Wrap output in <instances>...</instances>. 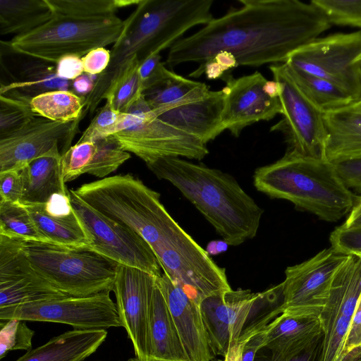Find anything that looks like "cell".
<instances>
[{"label": "cell", "mask_w": 361, "mask_h": 361, "mask_svg": "<svg viewBox=\"0 0 361 361\" xmlns=\"http://www.w3.org/2000/svg\"><path fill=\"white\" fill-rule=\"evenodd\" d=\"M238 2L240 8L214 18L195 33L176 42L166 63L169 67L188 62L202 65L221 51L232 53L238 66L283 63L331 26L311 1Z\"/></svg>", "instance_id": "6da1fadb"}, {"label": "cell", "mask_w": 361, "mask_h": 361, "mask_svg": "<svg viewBox=\"0 0 361 361\" xmlns=\"http://www.w3.org/2000/svg\"><path fill=\"white\" fill-rule=\"evenodd\" d=\"M212 0H140L124 20L123 32L114 44L107 68L97 75L86 97L84 114H93L111 85L133 59L142 63L171 48L188 30L213 18Z\"/></svg>", "instance_id": "7a4b0ae2"}, {"label": "cell", "mask_w": 361, "mask_h": 361, "mask_svg": "<svg viewBox=\"0 0 361 361\" xmlns=\"http://www.w3.org/2000/svg\"><path fill=\"white\" fill-rule=\"evenodd\" d=\"M146 165L158 178L174 185L227 245H240L256 236L264 210L231 175L180 157Z\"/></svg>", "instance_id": "3957f363"}, {"label": "cell", "mask_w": 361, "mask_h": 361, "mask_svg": "<svg viewBox=\"0 0 361 361\" xmlns=\"http://www.w3.org/2000/svg\"><path fill=\"white\" fill-rule=\"evenodd\" d=\"M253 183L269 197L288 200L328 222L350 213L357 198L331 161L289 149L276 161L257 168Z\"/></svg>", "instance_id": "277c9868"}, {"label": "cell", "mask_w": 361, "mask_h": 361, "mask_svg": "<svg viewBox=\"0 0 361 361\" xmlns=\"http://www.w3.org/2000/svg\"><path fill=\"white\" fill-rule=\"evenodd\" d=\"M280 291L232 289L204 298L200 303L212 353L224 357L230 348L243 344L280 315Z\"/></svg>", "instance_id": "5b68a950"}, {"label": "cell", "mask_w": 361, "mask_h": 361, "mask_svg": "<svg viewBox=\"0 0 361 361\" xmlns=\"http://www.w3.org/2000/svg\"><path fill=\"white\" fill-rule=\"evenodd\" d=\"M35 270L69 296L85 297L114 289L119 264L90 246L24 241Z\"/></svg>", "instance_id": "8992f818"}, {"label": "cell", "mask_w": 361, "mask_h": 361, "mask_svg": "<svg viewBox=\"0 0 361 361\" xmlns=\"http://www.w3.org/2000/svg\"><path fill=\"white\" fill-rule=\"evenodd\" d=\"M123 27L116 15L80 18L54 14L36 30L6 43L12 52L56 64L64 56L82 58L94 49L114 44Z\"/></svg>", "instance_id": "52a82bcc"}, {"label": "cell", "mask_w": 361, "mask_h": 361, "mask_svg": "<svg viewBox=\"0 0 361 361\" xmlns=\"http://www.w3.org/2000/svg\"><path fill=\"white\" fill-rule=\"evenodd\" d=\"M126 114L124 128L114 135L126 151L146 164L165 157L201 160L209 154L202 140L160 120L143 94Z\"/></svg>", "instance_id": "ba28073f"}, {"label": "cell", "mask_w": 361, "mask_h": 361, "mask_svg": "<svg viewBox=\"0 0 361 361\" xmlns=\"http://www.w3.org/2000/svg\"><path fill=\"white\" fill-rule=\"evenodd\" d=\"M360 57L361 30L318 37L293 53L286 63L331 82L358 102L361 78L356 61Z\"/></svg>", "instance_id": "9c48e42d"}, {"label": "cell", "mask_w": 361, "mask_h": 361, "mask_svg": "<svg viewBox=\"0 0 361 361\" xmlns=\"http://www.w3.org/2000/svg\"><path fill=\"white\" fill-rule=\"evenodd\" d=\"M269 69L274 80L281 85L279 98L283 115L271 130L284 134L288 149L304 156L325 159L327 132L324 113L297 84L286 63L271 65Z\"/></svg>", "instance_id": "30bf717a"}, {"label": "cell", "mask_w": 361, "mask_h": 361, "mask_svg": "<svg viewBox=\"0 0 361 361\" xmlns=\"http://www.w3.org/2000/svg\"><path fill=\"white\" fill-rule=\"evenodd\" d=\"M69 191L72 207L93 250L118 264L157 277L161 275L157 258L139 234L92 208L73 190Z\"/></svg>", "instance_id": "8fae6325"}, {"label": "cell", "mask_w": 361, "mask_h": 361, "mask_svg": "<svg viewBox=\"0 0 361 361\" xmlns=\"http://www.w3.org/2000/svg\"><path fill=\"white\" fill-rule=\"evenodd\" d=\"M109 293L104 291L85 297L67 296L0 308V321L17 319L61 323L80 330L121 327L116 305Z\"/></svg>", "instance_id": "7c38bea8"}, {"label": "cell", "mask_w": 361, "mask_h": 361, "mask_svg": "<svg viewBox=\"0 0 361 361\" xmlns=\"http://www.w3.org/2000/svg\"><path fill=\"white\" fill-rule=\"evenodd\" d=\"M348 256L330 247L302 263L287 267L285 280L281 283V314L319 316L332 280Z\"/></svg>", "instance_id": "4fadbf2b"}, {"label": "cell", "mask_w": 361, "mask_h": 361, "mask_svg": "<svg viewBox=\"0 0 361 361\" xmlns=\"http://www.w3.org/2000/svg\"><path fill=\"white\" fill-rule=\"evenodd\" d=\"M361 294V258L349 255L336 273L319 319L323 330L322 361H342L343 347Z\"/></svg>", "instance_id": "5bb4252c"}, {"label": "cell", "mask_w": 361, "mask_h": 361, "mask_svg": "<svg viewBox=\"0 0 361 361\" xmlns=\"http://www.w3.org/2000/svg\"><path fill=\"white\" fill-rule=\"evenodd\" d=\"M157 278L137 268L119 264L114 282L113 291L122 327L140 361H149V311Z\"/></svg>", "instance_id": "9a60e30c"}, {"label": "cell", "mask_w": 361, "mask_h": 361, "mask_svg": "<svg viewBox=\"0 0 361 361\" xmlns=\"http://www.w3.org/2000/svg\"><path fill=\"white\" fill-rule=\"evenodd\" d=\"M80 121L55 122L36 116L19 130L0 138V173L20 171L55 149L64 154L71 147Z\"/></svg>", "instance_id": "2e32d148"}, {"label": "cell", "mask_w": 361, "mask_h": 361, "mask_svg": "<svg viewBox=\"0 0 361 361\" xmlns=\"http://www.w3.org/2000/svg\"><path fill=\"white\" fill-rule=\"evenodd\" d=\"M23 243L0 235V308L69 296L35 270Z\"/></svg>", "instance_id": "e0dca14e"}, {"label": "cell", "mask_w": 361, "mask_h": 361, "mask_svg": "<svg viewBox=\"0 0 361 361\" xmlns=\"http://www.w3.org/2000/svg\"><path fill=\"white\" fill-rule=\"evenodd\" d=\"M225 105L222 115L224 130L238 137L242 130L260 121H269L282 113L279 98L269 96L264 90L267 80L259 72L234 78L224 74Z\"/></svg>", "instance_id": "ac0fdd59"}, {"label": "cell", "mask_w": 361, "mask_h": 361, "mask_svg": "<svg viewBox=\"0 0 361 361\" xmlns=\"http://www.w3.org/2000/svg\"><path fill=\"white\" fill-rule=\"evenodd\" d=\"M157 283L166 299L190 361H211L212 353L200 303L162 273Z\"/></svg>", "instance_id": "d6986e66"}, {"label": "cell", "mask_w": 361, "mask_h": 361, "mask_svg": "<svg viewBox=\"0 0 361 361\" xmlns=\"http://www.w3.org/2000/svg\"><path fill=\"white\" fill-rule=\"evenodd\" d=\"M225 99L224 88L210 90L204 99L168 110L157 117L207 145L224 131L222 115Z\"/></svg>", "instance_id": "ffe728a7"}, {"label": "cell", "mask_w": 361, "mask_h": 361, "mask_svg": "<svg viewBox=\"0 0 361 361\" xmlns=\"http://www.w3.org/2000/svg\"><path fill=\"white\" fill-rule=\"evenodd\" d=\"M262 347L282 357L295 355L323 335L319 316L281 314L264 330Z\"/></svg>", "instance_id": "44dd1931"}, {"label": "cell", "mask_w": 361, "mask_h": 361, "mask_svg": "<svg viewBox=\"0 0 361 361\" xmlns=\"http://www.w3.org/2000/svg\"><path fill=\"white\" fill-rule=\"evenodd\" d=\"M61 152L55 149L28 162L20 173L23 180L20 202L24 205L46 203L57 193L69 194L65 185Z\"/></svg>", "instance_id": "7402d4cb"}, {"label": "cell", "mask_w": 361, "mask_h": 361, "mask_svg": "<svg viewBox=\"0 0 361 361\" xmlns=\"http://www.w3.org/2000/svg\"><path fill=\"white\" fill-rule=\"evenodd\" d=\"M157 278L149 311V361H190Z\"/></svg>", "instance_id": "603a6c76"}, {"label": "cell", "mask_w": 361, "mask_h": 361, "mask_svg": "<svg viewBox=\"0 0 361 361\" xmlns=\"http://www.w3.org/2000/svg\"><path fill=\"white\" fill-rule=\"evenodd\" d=\"M327 132L324 157L329 161L361 157V106L359 101L324 113Z\"/></svg>", "instance_id": "cb8c5ba5"}, {"label": "cell", "mask_w": 361, "mask_h": 361, "mask_svg": "<svg viewBox=\"0 0 361 361\" xmlns=\"http://www.w3.org/2000/svg\"><path fill=\"white\" fill-rule=\"evenodd\" d=\"M106 336V329L68 331L28 350L16 361H85Z\"/></svg>", "instance_id": "d4e9b609"}, {"label": "cell", "mask_w": 361, "mask_h": 361, "mask_svg": "<svg viewBox=\"0 0 361 361\" xmlns=\"http://www.w3.org/2000/svg\"><path fill=\"white\" fill-rule=\"evenodd\" d=\"M209 91L205 83L188 79L167 69L164 78L142 94L158 116L168 110L201 100Z\"/></svg>", "instance_id": "484cf974"}, {"label": "cell", "mask_w": 361, "mask_h": 361, "mask_svg": "<svg viewBox=\"0 0 361 361\" xmlns=\"http://www.w3.org/2000/svg\"><path fill=\"white\" fill-rule=\"evenodd\" d=\"M54 16L47 0H0V34L24 35Z\"/></svg>", "instance_id": "4316f807"}, {"label": "cell", "mask_w": 361, "mask_h": 361, "mask_svg": "<svg viewBox=\"0 0 361 361\" xmlns=\"http://www.w3.org/2000/svg\"><path fill=\"white\" fill-rule=\"evenodd\" d=\"M72 81L60 78L52 63L35 59L25 62L20 71V80L1 85L0 93L14 92L32 99L53 90H71Z\"/></svg>", "instance_id": "83f0119b"}, {"label": "cell", "mask_w": 361, "mask_h": 361, "mask_svg": "<svg viewBox=\"0 0 361 361\" xmlns=\"http://www.w3.org/2000/svg\"><path fill=\"white\" fill-rule=\"evenodd\" d=\"M25 206L38 229L51 243L71 247H90L74 210L69 214H55L47 212L43 204Z\"/></svg>", "instance_id": "f1b7e54d"}, {"label": "cell", "mask_w": 361, "mask_h": 361, "mask_svg": "<svg viewBox=\"0 0 361 361\" xmlns=\"http://www.w3.org/2000/svg\"><path fill=\"white\" fill-rule=\"evenodd\" d=\"M287 66L297 84L323 113L341 109L357 102L331 82Z\"/></svg>", "instance_id": "f546056e"}, {"label": "cell", "mask_w": 361, "mask_h": 361, "mask_svg": "<svg viewBox=\"0 0 361 361\" xmlns=\"http://www.w3.org/2000/svg\"><path fill=\"white\" fill-rule=\"evenodd\" d=\"M85 99L71 90H53L34 97L30 106L36 116L65 123L82 120Z\"/></svg>", "instance_id": "4dcf8cb0"}, {"label": "cell", "mask_w": 361, "mask_h": 361, "mask_svg": "<svg viewBox=\"0 0 361 361\" xmlns=\"http://www.w3.org/2000/svg\"><path fill=\"white\" fill-rule=\"evenodd\" d=\"M0 235L24 241L51 243L20 202L0 201Z\"/></svg>", "instance_id": "1f68e13d"}, {"label": "cell", "mask_w": 361, "mask_h": 361, "mask_svg": "<svg viewBox=\"0 0 361 361\" xmlns=\"http://www.w3.org/2000/svg\"><path fill=\"white\" fill-rule=\"evenodd\" d=\"M140 0H47L56 15L80 18H99L116 15L119 8L135 5Z\"/></svg>", "instance_id": "d6a6232c"}, {"label": "cell", "mask_w": 361, "mask_h": 361, "mask_svg": "<svg viewBox=\"0 0 361 361\" xmlns=\"http://www.w3.org/2000/svg\"><path fill=\"white\" fill-rule=\"evenodd\" d=\"M139 66L137 59H132L106 93V102L116 111L126 113L142 95L138 75Z\"/></svg>", "instance_id": "836d02e7"}, {"label": "cell", "mask_w": 361, "mask_h": 361, "mask_svg": "<svg viewBox=\"0 0 361 361\" xmlns=\"http://www.w3.org/2000/svg\"><path fill=\"white\" fill-rule=\"evenodd\" d=\"M30 102L14 92L0 93V138L19 130L36 116Z\"/></svg>", "instance_id": "e575fe53"}, {"label": "cell", "mask_w": 361, "mask_h": 361, "mask_svg": "<svg viewBox=\"0 0 361 361\" xmlns=\"http://www.w3.org/2000/svg\"><path fill=\"white\" fill-rule=\"evenodd\" d=\"M93 142L95 152L85 173L104 178L130 158V152L122 147L114 135Z\"/></svg>", "instance_id": "d590c367"}, {"label": "cell", "mask_w": 361, "mask_h": 361, "mask_svg": "<svg viewBox=\"0 0 361 361\" xmlns=\"http://www.w3.org/2000/svg\"><path fill=\"white\" fill-rule=\"evenodd\" d=\"M126 117V113L116 111L106 102L97 111L77 142H93L97 139L114 135L124 128Z\"/></svg>", "instance_id": "8d00e7d4"}, {"label": "cell", "mask_w": 361, "mask_h": 361, "mask_svg": "<svg viewBox=\"0 0 361 361\" xmlns=\"http://www.w3.org/2000/svg\"><path fill=\"white\" fill-rule=\"evenodd\" d=\"M331 25L361 28V0H312Z\"/></svg>", "instance_id": "74e56055"}, {"label": "cell", "mask_w": 361, "mask_h": 361, "mask_svg": "<svg viewBox=\"0 0 361 361\" xmlns=\"http://www.w3.org/2000/svg\"><path fill=\"white\" fill-rule=\"evenodd\" d=\"M25 321L17 319L0 321V360L13 350H30L35 335Z\"/></svg>", "instance_id": "f35d334b"}, {"label": "cell", "mask_w": 361, "mask_h": 361, "mask_svg": "<svg viewBox=\"0 0 361 361\" xmlns=\"http://www.w3.org/2000/svg\"><path fill=\"white\" fill-rule=\"evenodd\" d=\"M95 152L94 142L76 143L61 155V166L65 183L85 173Z\"/></svg>", "instance_id": "ab89813d"}, {"label": "cell", "mask_w": 361, "mask_h": 361, "mask_svg": "<svg viewBox=\"0 0 361 361\" xmlns=\"http://www.w3.org/2000/svg\"><path fill=\"white\" fill-rule=\"evenodd\" d=\"M329 241L337 252L346 255H361V226L336 227L331 233Z\"/></svg>", "instance_id": "60d3db41"}, {"label": "cell", "mask_w": 361, "mask_h": 361, "mask_svg": "<svg viewBox=\"0 0 361 361\" xmlns=\"http://www.w3.org/2000/svg\"><path fill=\"white\" fill-rule=\"evenodd\" d=\"M323 338L324 334L306 349L290 357L276 355L271 353L267 348L262 347L256 353L253 361H322L323 355Z\"/></svg>", "instance_id": "b9f144b4"}, {"label": "cell", "mask_w": 361, "mask_h": 361, "mask_svg": "<svg viewBox=\"0 0 361 361\" xmlns=\"http://www.w3.org/2000/svg\"><path fill=\"white\" fill-rule=\"evenodd\" d=\"M331 162L345 185L361 193V157Z\"/></svg>", "instance_id": "7bdbcfd3"}, {"label": "cell", "mask_w": 361, "mask_h": 361, "mask_svg": "<svg viewBox=\"0 0 361 361\" xmlns=\"http://www.w3.org/2000/svg\"><path fill=\"white\" fill-rule=\"evenodd\" d=\"M161 59L160 54H155L140 64L138 75L142 94L164 78L168 68Z\"/></svg>", "instance_id": "ee69618b"}, {"label": "cell", "mask_w": 361, "mask_h": 361, "mask_svg": "<svg viewBox=\"0 0 361 361\" xmlns=\"http://www.w3.org/2000/svg\"><path fill=\"white\" fill-rule=\"evenodd\" d=\"M23 180L20 171L0 173V201L20 202Z\"/></svg>", "instance_id": "f6af8a7d"}, {"label": "cell", "mask_w": 361, "mask_h": 361, "mask_svg": "<svg viewBox=\"0 0 361 361\" xmlns=\"http://www.w3.org/2000/svg\"><path fill=\"white\" fill-rule=\"evenodd\" d=\"M82 61L84 73L97 76L109 66L111 61V51L104 47L96 48L82 57Z\"/></svg>", "instance_id": "bcb514c9"}, {"label": "cell", "mask_w": 361, "mask_h": 361, "mask_svg": "<svg viewBox=\"0 0 361 361\" xmlns=\"http://www.w3.org/2000/svg\"><path fill=\"white\" fill-rule=\"evenodd\" d=\"M55 66L57 75L68 81H73L84 73L82 58L76 55L61 57Z\"/></svg>", "instance_id": "7dc6e473"}, {"label": "cell", "mask_w": 361, "mask_h": 361, "mask_svg": "<svg viewBox=\"0 0 361 361\" xmlns=\"http://www.w3.org/2000/svg\"><path fill=\"white\" fill-rule=\"evenodd\" d=\"M361 330V294L360 295L355 311L346 336L343 353V360L345 361L353 350L355 343Z\"/></svg>", "instance_id": "c3c4849f"}, {"label": "cell", "mask_w": 361, "mask_h": 361, "mask_svg": "<svg viewBox=\"0 0 361 361\" xmlns=\"http://www.w3.org/2000/svg\"><path fill=\"white\" fill-rule=\"evenodd\" d=\"M265 329V328H264ZM264 329L247 340L242 347L241 361H253L257 350L263 345Z\"/></svg>", "instance_id": "681fc988"}, {"label": "cell", "mask_w": 361, "mask_h": 361, "mask_svg": "<svg viewBox=\"0 0 361 361\" xmlns=\"http://www.w3.org/2000/svg\"><path fill=\"white\" fill-rule=\"evenodd\" d=\"M87 73H82L72 81V89L75 94L82 97H87L93 90L96 79Z\"/></svg>", "instance_id": "f907efd6"}, {"label": "cell", "mask_w": 361, "mask_h": 361, "mask_svg": "<svg viewBox=\"0 0 361 361\" xmlns=\"http://www.w3.org/2000/svg\"><path fill=\"white\" fill-rule=\"evenodd\" d=\"M211 59L216 61L225 72L231 71L238 66L234 55L226 51H221L216 54Z\"/></svg>", "instance_id": "816d5d0a"}, {"label": "cell", "mask_w": 361, "mask_h": 361, "mask_svg": "<svg viewBox=\"0 0 361 361\" xmlns=\"http://www.w3.org/2000/svg\"><path fill=\"white\" fill-rule=\"evenodd\" d=\"M343 225L348 228L361 226V204L355 202Z\"/></svg>", "instance_id": "f5cc1de1"}, {"label": "cell", "mask_w": 361, "mask_h": 361, "mask_svg": "<svg viewBox=\"0 0 361 361\" xmlns=\"http://www.w3.org/2000/svg\"><path fill=\"white\" fill-rule=\"evenodd\" d=\"M264 92L271 97L279 98L281 87V85L276 80H267L264 86Z\"/></svg>", "instance_id": "db71d44e"}, {"label": "cell", "mask_w": 361, "mask_h": 361, "mask_svg": "<svg viewBox=\"0 0 361 361\" xmlns=\"http://www.w3.org/2000/svg\"><path fill=\"white\" fill-rule=\"evenodd\" d=\"M243 344L237 343L231 346L224 357V361H241Z\"/></svg>", "instance_id": "11a10c76"}, {"label": "cell", "mask_w": 361, "mask_h": 361, "mask_svg": "<svg viewBox=\"0 0 361 361\" xmlns=\"http://www.w3.org/2000/svg\"><path fill=\"white\" fill-rule=\"evenodd\" d=\"M357 66H358V68H359V71H360V78H361V59L357 60L356 61Z\"/></svg>", "instance_id": "9f6ffc18"}, {"label": "cell", "mask_w": 361, "mask_h": 361, "mask_svg": "<svg viewBox=\"0 0 361 361\" xmlns=\"http://www.w3.org/2000/svg\"><path fill=\"white\" fill-rule=\"evenodd\" d=\"M128 361H140L137 358L135 357V358H131L130 360H128Z\"/></svg>", "instance_id": "6f0895ef"}, {"label": "cell", "mask_w": 361, "mask_h": 361, "mask_svg": "<svg viewBox=\"0 0 361 361\" xmlns=\"http://www.w3.org/2000/svg\"><path fill=\"white\" fill-rule=\"evenodd\" d=\"M359 103H360V106H361V99L359 101Z\"/></svg>", "instance_id": "680465c9"}, {"label": "cell", "mask_w": 361, "mask_h": 361, "mask_svg": "<svg viewBox=\"0 0 361 361\" xmlns=\"http://www.w3.org/2000/svg\"><path fill=\"white\" fill-rule=\"evenodd\" d=\"M357 256H358V257H360L361 258V255H357Z\"/></svg>", "instance_id": "91938a15"}, {"label": "cell", "mask_w": 361, "mask_h": 361, "mask_svg": "<svg viewBox=\"0 0 361 361\" xmlns=\"http://www.w3.org/2000/svg\"><path fill=\"white\" fill-rule=\"evenodd\" d=\"M359 361H361V359Z\"/></svg>", "instance_id": "94428289"}, {"label": "cell", "mask_w": 361, "mask_h": 361, "mask_svg": "<svg viewBox=\"0 0 361 361\" xmlns=\"http://www.w3.org/2000/svg\"><path fill=\"white\" fill-rule=\"evenodd\" d=\"M361 59V57H360L359 59ZM359 59H358V60H359Z\"/></svg>", "instance_id": "6125c7cd"}]
</instances>
